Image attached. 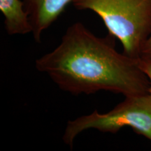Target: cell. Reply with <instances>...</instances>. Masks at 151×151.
Returning a JSON list of instances; mask_svg holds the SVG:
<instances>
[{
  "label": "cell",
  "instance_id": "6",
  "mask_svg": "<svg viewBox=\"0 0 151 151\" xmlns=\"http://www.w3.org/2000/svg\"><path fill=\"white\" fill-rule=\"evenodd\" d=\"M137 64L145 74L148 78L150 88H149V93L151 94V58L141 56L137 59Z\"/></svg>",
  "mask_w": 151,
  "mask_h": 151
},
{
  "label": "cell",
  "instance_id": "3",
  "mask_svg": "<svg viewBox=\"0 0 151 151\" xmlns=\"http://www.w3.org/2000/svg\"><path fill=\"white\" fill-rule=\"evenodd\" d=\"M129 127L151 141V94L146 93L127 96L122 102L106 113L97 110L73 120L65 128L64 142L72 147L76 137L85 130L94 129L104 133L116 134L122 128Z\"/></svg>",
  "mask_w": 151,
  "mask_h": 151
},
{
  "label": "cell",
  "instance_id": "5",
  "mask_svg": "<svg viewBox=\"0 0 151 151\" xmlns=\"http://www.w3.org/2000/svg\"><path fill=\"white\" fill-rule=\"evenodd\" d=\"M0 11L4 17V26L8 35H23L32 32L23 1L0 0Z\"/></svg>",
  "mask_w": 151,
  "mask_h": 151
},
{
  "label": "cell",
  "instance_id": "1",
  "mask_svg": "<svg viewBox=\"0 0 151 151\" xmlns=\"http://www.w3.org/2000/svg\"><path fill=\"white\" fill-rule=\"evenodd\" d=\"M116 39L109 34L97 37L75 22L52 51L36 60L35 67L60 89L75 95L101 90L124 97L149 93L148 78L137 60L119 52Z\"/></svg>",
  "mask_w": 151,
  "mask_h": 151
},
{
  "label": "cell",
  "instance_id": "4",
  "mask_svg": "<svg viewBox=\"0 0 151 151\" xmlns=\"http://www.w3.org/2000/svg\"><path fill=\"white\" fill-rule=\"evenodd\" d=\"M33 37L39 43L41 35L57 20L73 0H23Z\"/></svg>",
  "mask_w": 151,
  "mask_h": 151
},
{
  "label": "cell",
  "instance_id": "7",
  "mask_svg": "<svg viewBox=\"0 0 151 151\" xmlns=\"http://www.w3.org/2000/svg\"><path fill=\"white\" fill-rule=\"evenodd\" d=\"M141 56L151 58V33L149 35L148 39H146V41H145L144 44H143L142 47V49H141V53L140 57Z\"/></svg>",
  "mask_w": 151,
  "mask_h": 151
},
{
  "label": "cell",
  "instance_id": "2",
  "mask_svg": "<svg viewBox=\"0 0 151 151\" xmlns=\"http://www.w3.org/2000/svg\"><path fill=\"white\" fill-rule=\"evenodd\" d=\"M78 10L100 17L109 34L122 43L123 52L137 60L151 33V0H73Z\"/></svg>",
  "mask_w": 151,
  "mask_h": 151
}]
</instances>
